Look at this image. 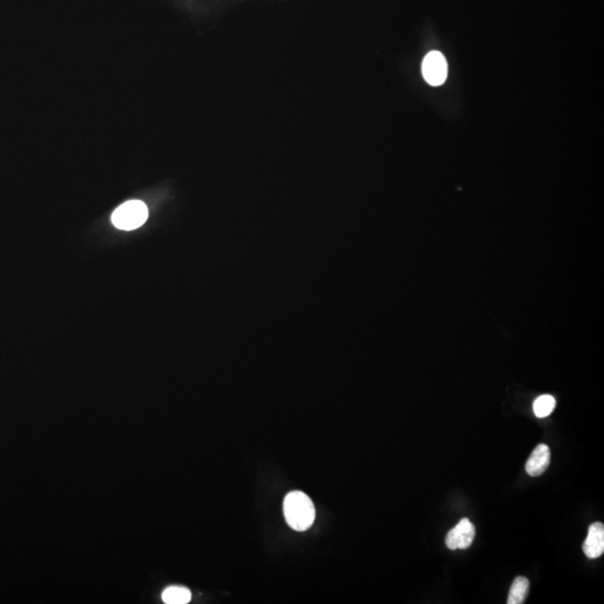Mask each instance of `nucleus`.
Listing matches in <instances>:
<instances>
[{
  "mask_svg": "<svg viewBox=\"0 0 604 604\" xmlns=\"http://www.w3.org/2000/svg\"><path fill=\"white\" fill-rule=\"evenodd\" d=\"M529 581L526 577H519L515 579L511 585V591H509L508 604H522L526 599L527 593H528Z\"/></svg>",
  "mask_w": 604,
  "mask_h": 604,
  "instance_id": "obj_7",
  "label": "nucleus"
},
{
  "mask_svg": "<svg viewBox=\"0 0 604 604\" xmlns=\"http://www.w3.org/2000/svg\"><path fill=\"white\" fill-rule=\"evenodd\" d=\"M475 536L476 529L473 524L468 518H462L457 526H454L448 533L445 538V544L449 550H466L471 546Z\"/></svg>",
  "mask_w": 604,
  "mask_h": 604,
  "instance_id": "obj_4",
  "label": "nucleus"
},
{
  "mask_svg": "<svg viewBox=\"0 0 604 604\" xmlns=\"http://www.w3.org/2000/svg\"><path fill=\"white\" fill-rule=\"evenodd\" d=\"M550 460V448L546 445H539L533 451L526 462V471L532 477L543 475L548 468Z\"/></svg>",
  "mask_w": 604,
  "mask_h": 604,
  "instance_id": "obj_6",
  "label": "nucleus"
},
{
  "mask_svg": "<svg viewBox=\"0 0 604 604\" xmlns=\"http://www.w3.org/2000/svg\"><path fill=\"white\" fill-rule=\"evenodd\" d=\"M148 208L140 201H126L112 214V223L119 230L133 231L138 229L148 219Z\"/></svg>",
  "mask_w": 604,
  "mask_h": 604,
  "instance_id": "obj_2",
  "label": "nucleus"
},
{
  "mask_svg": "<svg viewBox=\"0 0 604 604\" xmlns=\"http://www.w3.org/2000/svg\"><path fill=\"white\" fill-rule=\"evenodd\" d=\"M283 514L289 526L297 532H304L313 526L316 518V509L306 493L291 491L283 502Z\"/></svg>",
  "mask_w": 604,
  "mask_h": 604,
  "instance_id": "obj_1",
  "label": "nucleus"
},
{
  "mask_svg": "<svg viewBox=\"0 0 604 604\" xmlns=\"http://www.w3.org/2000/svg\"><path fill=\"white\" fill-rule=\"evenodd\" d=\"M422 73L425 81L433 87L443 85L448 76V64L445 56L438 51L430 52L424 58Z\"/></svg>",
  "mask_w": 604,
  "mask_h": 604,
  "instance_id": "obj_3",
  "label": "nucleus"
},
{
  "mask_svg": "<svg viewBox=\"0 0 604 604\" xmlns=\"http://www.w3.org/2000/svg\"><path fill=\"white\" fill-rule=\"evenodd\" d=\"M557 401L552 395H541L534 402V413L539 418H544L553 412Z\"/></svg>",
  "mask_w": 604,
  "mask_h": 604,
  "instance_id": "obj_9",
  "label": "nucleus"
},
{
  "mask_svg": "<svg viewBox=\"0 0 604 604\" xmlns=\"http://www.w3.org/2000/svg\"><path fill=\"white\" fill-rule=\"evenodd\" d=\"M583 550L589 559H598L604 552V526L594 523L589 527V534L583 544Z\"/></svg>",
  "mask_w": 604,
  "mask_h": 604,
  "instance_id": "obj_5",
  "label": "nucleus"
},
{
  "mask_svg": "<svg viewBox=\"0 0 604 604\" xmlns=\"http://www.w3.org/2000/svg\"><path fill=\"white\" fill-rule=\"evenodd\" d=\"M192 599L190 590L183 586H170L164 591L163 600L167 604L188 603Z\"/></svg>",
  "mask_w": 604,
  "mask_h": 604,
  "instance_id": "obj_8",
  "label": "nucleus"
}]
</instances>
